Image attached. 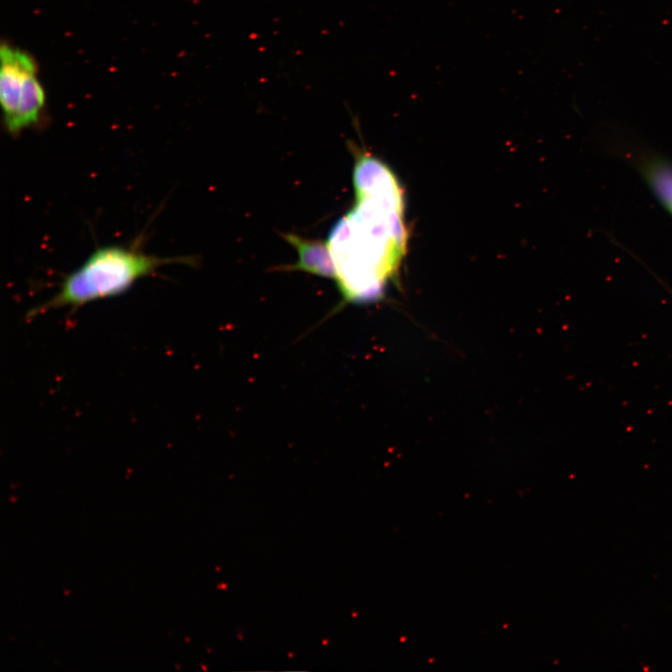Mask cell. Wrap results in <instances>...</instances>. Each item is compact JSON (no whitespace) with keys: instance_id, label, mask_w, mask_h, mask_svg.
<instances>
[{"instance_id":"3957f363","label":"cell","mask_w":672,"mask_h":672,"mask_svg":"<svg viewBox=\"0 0 672 672\" xmlns=\"http://www.w3.org/2000/svg\"><path fill=\"white\" fill-rule=\"evenodd\" d=\"M0 58V101L5 124L16 113L25 80L36 73L37 66L28 54L8 45H2Z\"/></svg>"},{"instance_id":"5b68a950","label":"cell","mask_w":672,"mask_h":672,"mask_svg":"<svg viewBox=\"0 0 672 672\" xmlns=\"http://www.w3.org/2000/svg\"><path fill=\"white\" fill-rule=\"evenodd\" d=\"M283 236L296 248L299 255L298 263L291 266L292 270L304 271L316 276L335 280V260L328 243L303 239L294 234H286Z\"/></svg>"},{"instance_id":"6da1fadb","label":"cell","mask_w":672,"mask_h":672,"mask_svg":"<svg viewBox=\"0 0 672 672\" xmlns=\"http://www.w3.org/2000/svg\"><path fill=\"white\" fill-rule=\"evenodd\" d=\"M353 184L356 207L332 229L328 244L335 280L349 302L381 297L407 250L404 192L395 175L373 156H359Z\"/></svg>"},{"instance_id":"277c9868","label":"cell","mask_w":672,"mask_h":672,"mask_svg":"<svg viewBox=\"0 0 672 672\" xmlns=\"http://www.w3.org/2000/svg\"><path fill=\"white\" fill-rule=\"evenodd\" d=\"M625 150L624 157L635 168L646 185L672 216V160L654 150Z\"/></svg>"},{"instance_id":"7a4b0ae2","label":"cell","mask_w":672,"mask_h":672,"mask_svg":"<svg viewBox=\"0 0 672 672\" xmlns=\"http://www.w3.org/2000/svg\"><path fill=\"white\" fill-rule=\"evenodd\" d=\"M181 258H162L140 248L106 246L68 275L56 294L29 313V318L65 308H79L95 301L126 294L138 280L149 277L162 266L182 263Z\"/></svg>"}]
</instances>
